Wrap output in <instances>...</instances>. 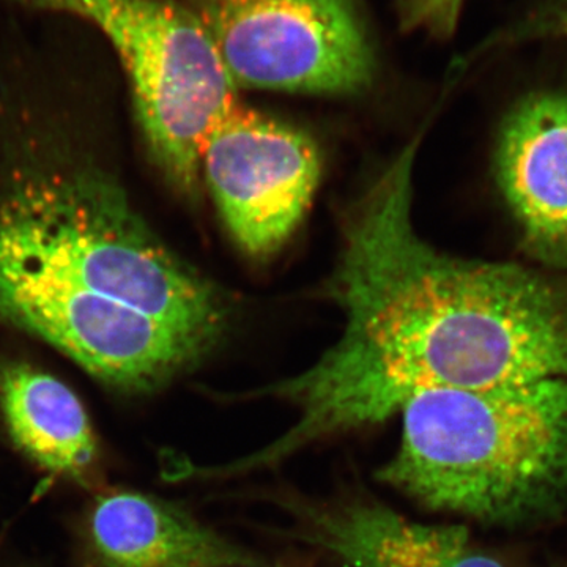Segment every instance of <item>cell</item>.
Segmentation results:
<instances>
[{
    "label": "cell",
    "mask_w": 567,
    "mask_h": 567,
    "mask_svg": "<svg viewBox=\"0 0 567 567\" xmlns=\"http://www.w3.org/2000/svg\"><path fill=\"white\" fill-rule=\"evenodd\" d=\"M417 140L395 156L344 230L331 297L341 339L311 368L256 394L290 402L279 439L224 465L244 475L303 447L401 413L432 390L567 379V281L511 264L436 251L412 223Z\"/></svg>",
    "instance_id": "1"
},
{
    "label": "cell",
    "mask_w": 567,
    "mask_h": 567,
    "mask_svg": "<svg viewBox=\"0 0 567 567\" xmlns=\"http://www.w3.org/2000/svg\"><path fill=\"white\" fill-rule=\"evenodd\" d=\"M229 315L99 171H39L0 196V320L106 385H166L192 360L188 338L212 352Z\"/></svg>",
    "instance_id": "2"
},
{
    "label": "cell",
    "mask_w": 567,
    "mask_h": 567,
    "mask_svg": "<svg viewBox=\"0 0 567 567\" xmlns=\"http://www.w3.org/2000/svg\"><path fill=\"white\" fill-rule=\"evenodd\" d=\"M401 415L377 476L429 509L524 525L567 505V379L424 391Z\"/></svg>",
    "instance_id": "3"
},
{
    "label": "cell",
    "mask_w": 567,
    "mask_h": 567,
    "mask_svg": "<svg viewBox=\"0 0 567 567\" xmlns=\"http://www.w3.org/2000/svg\"><path fill=\"white\" fill-rule=\"evenodd\" d=\"M9 2L80 21L110 43L153 163L178 193L196 196L204 142L237 106V87L193 10L175 0Z\"/></svg>",
    "instance_id": "4"
},
{
    "label": "cell",
    "mask_w": 567,
    "mask_h": 567,
    "mask_svg": "<svg viewBox=\"0 0 567 567\" xmlns=\"http://www.w3.org/2000/svg\"><path fill=\"white\" fill-rule=\"evenodd\" d=\"M235 87L346 95L375 71L358 0H192Z\"/></svg>",
    "instance_id": "5"
},
{
    "label": "cell",
    "mask_w": 567,
    "mask_h": 567,
    "mask_svg": "<svg viewBox=\"0 0 567 567\" xmlns=\"http://www.w3.org/2000/svg\"><path fill=\"white\" fill-rule=\"evenodd\" d=\"M322 163L305 132L235 106L208 134L200 177L237 245L270 256L298 229L319 185Z\"/></svg>",
    "instance_id": "6"
},
{
    "label": "cell",
    "mask_w": 567,
    "mask_h": 567,
    "mask_svg": "<svg viewBox=\"0 0 567 567\" xmlns=\"http://www.w3.org/2000/svg\"><path fill=\"white\" fill-rule=\"evenodd\" d=\"M494 163L522 245L567 270V93H532L507 112Z\"/></svg>",
    "instance_id": "7"
},
{
    "label": "cell",
    "mask_w": 567,
    "mask_h": 567,
    "mask_svg": "<svg viewBox=\"0 0 567 567\" xmlns=\"http://www.w3.org/2000/svg\"><path fill=\"white\" fill-rule=\"evenodd\" d=\"M301 536L344 567H505L464 527L410 520L368 499L301 507Z\"/></svg>",
    "instance_id": "8"
},
{
    "label": "cell",
    "mask_w": 567,
    "mask_h": 567,
    "mask_svg": "<svg viewBox=\"0 0 567 567\" xmlns=\"http://www.w3.org/2000/svg\"><path fill=\"white\" fill-rule=\"evenodd\" d=\"M85 543L96 567H233L256 558L156 496L115 491L95 499Z\"/></svg>",
    "instance_id": "9"
},
{
    "label": "cell",
    "mask_w": 567,
    "mask_h": 567,
    "mask_svg": "<svg viewBox=\"0 0 567 567\" xmlns=\"http://www.w3.org/2000/svg\"><path fill=\"white\" fill-rule=\"evenodd\" d=\"M0 412L14 446L55 476L92 483L99 445L82 402L65 383L22 361L0 363Z\"/></svg>",
    "instance_id": "10"
},
{
    "label": "cell",
    "mask_w": 567,
    "mask_h": 567,
    "mask_svg": "<svg viewBox=\"0 0 567 567\" xmlns=\"http://www.w3.org/2000/svg\"><path fill=\"white\" fill-rule=\"evenodd\" d=\"M533 31L540 35L567 37V0H555L537 17Z\"/></svg>",
    "instance_id": "11"
},
{
    "label": "cell",
    "mask_w": 567,
    "mask_h": 567,
    "mask_svg": "<svg viewBox=\"0 0 567 567\" xmlns=\"http://www.w3.org/2000/svg\"><path fill=\"white\" fill-rule=\"evenodd\" d=\"M233 567H271V566L259 565V563L252 561V563H248V565H240V566H233Z\"/></svg>",
    "instance_id": "12"
}]
</instances>
